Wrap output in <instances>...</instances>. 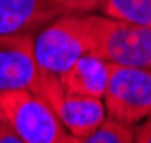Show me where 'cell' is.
<instances>
[{"label": "cell", "mask_w": 151, "mask_h": 143, "mask_svg": "<svg viewBox=\"0 0 151 143\" xmlns=\"http://www.w3.org/2000/svg\"><path fill=\"white\" fill-rule=\"evenodd\" d=\"M97 36V14H58L38 28L32 50L38 71L60 77L77 59L93 52Z\"/></svg>", "instance_id": "1"}, {"label": "cell", "mask_w": 151, "mask_h": 143, "mask_svg": "<svg viewBox=\"0 0 151 143\" xmlns=\"http://www.w3.org/2000/svg\"><path fill=\"white\" fill-rule=\"evenodd\" d=\"M35 32L0 36V93L35 91L40 71L32 50Z\"/></svg>", "instance_id": "6"}, {"label": "cell", "mask_w": 151, "mask_h": 143, "mask_svg": "<svg viewBox=\"0 0 151 143\" xmlns=\"http://www.w3.org/2000/svg\"><path fill=\"white\" fill-rule=\"evenodd\" d=\"M107 117L135 127L151 115V71L111 65L103 95Z\"/></svg>", "instance_id": "3"}, {"label": "cell", "mask_w": 151, "mask_h": 143, "mask_svg": "<svg viewBox=\"0 0 151 143\" xmlns=\"http://www.w3.org/2000/svg\"><path fill=\"white\" fill-rule=\"evenodd\" d=\"M0 123L24 143H63L67 135L47 101L30 89L0 93Z\"/></svg>", "instance_id": "2"}, {"label": "cell", "mask_w": 151, "mask_h": 143, "mask_svg": "<svg viewBox=\"0 0 151 143\" xmlns=\"http://www.w3.org/2000/svg\"><path fill=\"white\" fill-rule=\"evenodd\" d=\"M135 143H151V115L135 125Z\"/></svg>", "instance_id": "12"}, {"label": "cell", "mask_w": 151, "mask_h": 143, "mask_svg": "<svg viewBox=\"0 0 151 143\" xmlns=\"http://www.w3.org/2000/svg\"><path fill=\"white\" fill-rule=\"evenodd\" d=\"M57 16L48 0H0V36L36 32Z\"/></svg>", "instance_id": "7"}, {"label": "cell", "mask_w": 151, "mask_h": 143, "mask_svg": "<svg viewBox=\"0 0 151 143\" xmlns=\"http://www.w3.org/2000/svg\"><path fill=\"white\" fill-rule=\"evenodd\" d=\"M109 75H111V63L89 52L81 59H77L57 79L70 93L103 99L107 85H109Z\"/></svg>", "instance_id": "8"}, {"label": "cell", "mask_w": 151, "mask_h": 143, "mask_svg": "<svg viewBox=\"0 0 151 143\" xmlns=\"http://www.w3.org/2000/svg\"><path fill=\"white\" fill-rule=\"evenodd\" d=\"M63 143H135V127L123 125L119 121L107 119L89 135L75 137V135H65Z\"/></svg>", "instance_id": "10"}, {"label": "cell", "mask_w": 151, "mask_h": 143, "mask_svg": "<svg viewBox=\"0 0 151 143\" xmlns=\"http://www.w3.org/2000/svg\"><path fill=\"white\" fill-rule=\"evenodd\" d=\"M93 55L117 67L151 71V26L119 22L97 14Z\"/></svg>", "instance_id": "4"}, {"label": "cell", "mask_w": 151, "mask_h": 143, "mask_svg": "<svg viewBox=\"0 0 151 143\" xmlns=\"http://www.w3.org/2000/svg\"><path fill=\"white\" fill-rule=\"evenodd\" d=\"M35 93H38L47 101V105L52 109L58 123L63 125V129L69 135H75V137L89 135L107 119L103 99L70 93L52 75L40 73Z\"/></svg>", "instance_id": "5"}, {"label": "cell", "mask_w": 151, "mask_h": 143, "mask_svg": "<svg viewBox=\"0 0 151 143\" xmlns=\"http://www.w3.org/2000/svg\"><path fill=\"white\" fill-rule=\"evenodd\" d=\"M0 143H24V141L20 137H16L8 127H4V125L0 123Z\"/></svg>", "instance_id": "13"}, {"label": "cell", "mask_w": 151, "mask_h": 143, "mask_svg": "<svg viewBox=\"0 0 151 143\" xmlns=\"http://www.w3.org/2000/svg\"><path fill=\"white\" fill-rule=\"evenodd\" d=\"M57 14H93L101 8L103 0H48Z\"/></svg>", "instance_id": "11"}, {"label": "cell", "mask_w": 151, "mask_h": 143, "mask_svg": "<svg viewBox=\"0 0 151 143\" xmlns=\"http://www.w3.org/2000/svg\"><path fill=\"white\" fill-rule=\"evenodd\" d=\"M99 10L119 22L151 26V0H103Z\"/></svg>", "instance_id": "9"}]
</instances>
